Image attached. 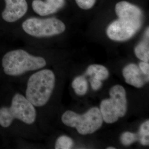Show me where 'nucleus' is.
I'll return each mask as SVG.
<instances>
[{
  "mask_svg": "<svg viewBox=\"0 0 149 149\" xmlns=\"http://www.w3.org/2000/svg\"><path fill=\"white\" fill-rule=\"evenodd\" d=\"M1 65L6 74L19 76L27 72L43 68L47 62L43 57L32 55L23 49H16L5 54Z\"/></svg>",
  "mask_w": 149,
  "mask_h": 149,
  "instance_id": "nucleus-1",
  "label": "nucleus"
},
{
  "mask_svg": "<svg viewBox=\"0 0 149 149\" xmlns=\"http://www.w3.org/2000/svg\"><path fill=\"white\" fill-rule=\"evenodd\" d=\"M55 84V76L53 71H38L29 78L25 97L34 106H44L52 96Z\"/></svg>",
  "mask_w": 149,
  "mask_h": 149,
  "instance_id": "nucleus-2",
  "label": "nucleus"
},
{
  "mask_svg": "<svg viewBox=\"0 0 149 149\" xmlns=\"http://www.w3.org/2000/svg\"><path fill=\"white\" fill-rule=\"evenodd\" d=\"M36 118L35 107L19 93L13 96L9 106L0 107V126L2 128L10 127L15 119L27 124H32Z\"/></svg>",
  "mask_w": 149,
  "mask_h": 149,
  "instance_id": "nucleus-3",
  "label": "nucleus"
},
{
  "mask_svg": "<svg viewBox=\"0 0 149 149\" xmlns=\"http://www.w3.org/2000/svg\"><path fill=\"white\" fill-rule=\"evenodd\" d=\"M61 120L65 125L76 128L81 135L95 133L101 127L103 122L101 113L97 107L91 108L83 114L68 111L63 114Z\"/></svg>",
  "mask_w": 149,
  "mask_h": 149,
  "instance_id": "nucleus-4",
  "label": "nucleus"
},
{
  "mask_svg": "<svg viewBox=\"0 0 149 149\" xmlns=\"http://www.w3.org/2000/svg\"><path fill=\"white\" fill-rule=\"evenodd\" d=\"M110 98L101 103L100 112L104 122L108 124L116 122L125 116L127 109L126 92L122 86H114L109 91Z\"/></svg>",
  "mask_w": 149,
  "mask_h": 149,
  "instance_id": "nucleus-5",
  "label": "nucleus"
},
{
  "mask_svg": "<svg viewBox=\"0 0 149 149\" xmlns=\"http://www.w3.org/2000/svg\"><path fill=\"white\" fill-rule=\"evenodd\" d=\"M23 30L32 37H50L63 33L66 29L63 22L56 18H29L22 24Z\"/></svg>",
  "mask_w": 149,
  "mask_h": 149,
  "instance_id": "nucleus-6",
  "label": "nucleus"
},
{
  "mask_svg": "<svg viewBox=\"0 0 149 149\" xmlns=\"http://www.w3.org/2000/svg\"><path fill=\"white\" fill-rule=\"evenodd\" d=\"M143 21L118 18L107 29V36L112 40L124 42L133 37L140 29Z\"/></svg>",
  "mask_w": 149,
  "mask_h": 149,
  "instance_id": "nucleus-7",
  "label": "nucleus"
},
{
  "mask_svg": "<svg viewBox=\"0 0 149 149\" xmlns=\"http://www.w3.org/2000/svg\"><path fill=\"white\" fill-rule=\"evenodd\" d=\"M5 7L2 12V19L8 23L19 20L27 13L28 6L26 0H4Z\"/></svg>",
  "mask_w": 149,
  "mask_h": 149,
  "instance_id": "nucleus-8",
  "label": "nucleus"
},
{
  "mask_svg": "<svg viewBox=\"0 0 149 149\" xmlns=\"http://www.w3.org/2000/svg\"><path fill=\"white\" fill-rule=\"evenodd\" d=\"M64 3V0H34L32 2V8L39 16H48L62 8Z\"/></svg>",
  "mask_w": 149,
  "mask_h": 149,
  "instance_id": "nucleus-9",
  "label": "nucleus"
},
{
  "mask_svg": "<svg viewBox=\"0 0 149 149\" xmlns=\"http://www.w3.org/2000/svg\"><path fill=\"white\" fill-rule=\"evenodd\" d=\"M115 12L118 18L143 21V14L141 9L125 1L118 2L115 6Z\"/></svg>",
  "mask_w": 149,
  "mask_h": 149,
  "instance_id": "nucleus-10",
  "label": "nucleus"
},
{
  "mask_svg": "<svg viewBox=\"0 0 149 149\" xmlns=\"http://www.w3.org/2000/svg\"><path fill=\"white\" fill-rule=\"evenodd\" d=\"M123 74L128 84L136 88L142 87L145 81H149L146 77H144L142 72L135 64H129L124 67L123 70Z\"/></svg>",
  "mask_w": 149,
  "mask_h": 149,
  "instance_id": "nucleus-11",
  "label": "nucleus"
},
{
  "mask_svg": "<svg viewBox=\"0 0 149 149\" xmlns=\"http://www.w3.org/2000/svg\"><path fill=\"white\" fill-rule=\"evenodd\" d=\"M145 36L144 40L139 43L135 48L134 52L138 58L144 62L149 63V28L146 29Z\"/></svg>",
  "mask_w": 149,
  "mask_h": 149,
  "instance_id": "nucleus-12",
  "label": "nucleus"
},
{
  "mask_svg": "<svg viewBox=\"0 0 149 149\" xmlns=\"http://www.w3.org/2000/svg\"><path fill=\"white\" fill-rule=\"evenodd\" d=\"M85 74L95 77L98 80L103 81L108 79L109 72L105 66L101 65L93 64L88 66Z\"/></svg>",
  "mask_w": 149,
  "mask_h": 149,
  "instance_id": "nucleus-13",
  "label": "nucleus"
},
{
  "mask_svg": "<svg viewBox=\"0 0 149 149\" xmlns=\"http://www.w3.org/2000/svg\"><path fill=\"white\" fill-rule=\"evenodd\" d=\"M72 87L77 95L83 96L88 90V83L84 76H79L73 81Z\"/></svg>",
  "mask_w": 149,
  "mask_h": 149,
  "instance_id": "nucleus-14",
  "label": "nucleus"
},
{
  "mask_svg": "<svg viewBox=\"0 0 149 149\" xmlns=\"http://www.w3.org/2000/svg\"><path fill=\"white\" fill-rule=\"evenodd\" d=\"M139 140L143 145L149 144V121L147 120L141 125L139 132Z\"/></svg>",
  "mask_w": 149,
  "mask_h": 149,
  "instance_id": "nucleus-15",
  "label": "nucleus"
},
{
  "mask_svg": "<svg viewBox=\"0 0 149 149\" xmlns=\"http://www.w3.org/2000/svg\"><path fill=\"white\" fill-rule=\"evenodd\" d=\"M73 146V140L68 136L63 135L57 139L55 148L56 149H71Z\"/></svg>",
  "mask_w": 149,
  "mask_h": 149,
  "instance_id": "nucleus-16",
  "label": "nucleus"
},
{
  "mask_svg": "<svg viewBox=\"0 0 149 149\" xmlns=\"http://www.w3.org/2000/svg\"><path fill=\"white\" fill-rule=\"evenodd\" d=\"M138 140V134L129 132H124L120 136L121 143L125 146H129Z\"/></svg>",
  "mask_w": 149,
  "mask_h": 149,
  "instance_id": "nucleus-17",
  "label": "nucleus"
},
{
  "mask_svg": "<svg viewBox=\"0 0 149 149\" xmlns=\"http://www.w3.org/2000/svg\"><path fill=\"white\" fill-rule=\"evenodd\" d=\"M96 0H75L78 6L82 10H90L96 3Z\"/></svg>",
  "mask_w": 149,
  "mask_h": 149,
  "instance_id": "nucleus-18",
  "label": "nucleus"
},
{
  "mask_svg": "<svg viewBox=\"0 0 149 149\" xmlns=\"http://www.w3.org/2000/svg\"><path fill=\"white\" fill-rule=\"evenodd\" d=\"M90 83L91 87L93 90L97 91L99 90L102 86V81L98 80L93 77H91V78Z\"/></svg>",
  "mask_w": 149,
  "mask_h": 149,
  "instance_id": "nucleus-19",
  "label": "nucleus"
},
{
  "mask_svg": "<svg viewBox=\"0 0 149 149\" xmlns=\"http://www.w3.org/2000/svg\"><path fill=\"white\" fill-rule=\"evenodd\" d=\"M139 69L144 75L147 77H149V65L148 63L144 61L141 62L139 64Z\"/></svg>",
  "mask_w": 149,
  "mask_h": 149,
  "instance_id": "nucleus-20",
  "label": "nucleus"
},
{
  "mask_svg": "<svg viewBox=\"0 0 149 149\" xmlns=\"http://www.w3.org/2000/svg\"><path fill=\"white\" fill-rule=\"evenodd\" d=\"M107 149H115V148H113V147H108L107 148Z\"/></svg>",
  "mask_w": 149,
  "mask_h": 149,
  "instance_id": "nucleus-21",
  "label": "nucleus"
}]
</instances>
